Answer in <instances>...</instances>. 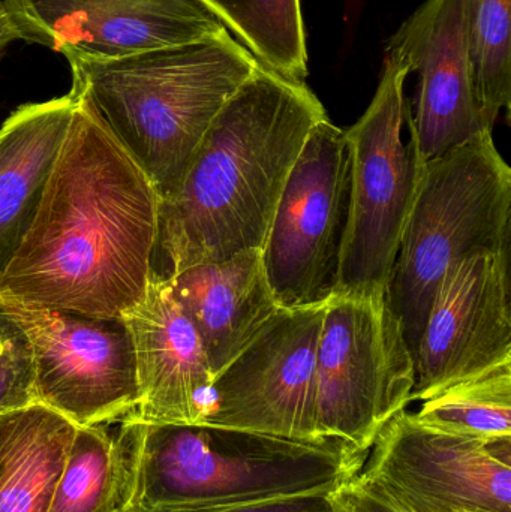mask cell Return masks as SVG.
Here are the masks:
<instances>
[{
	"mask_svg": "<svg viewBox=\"0 0 511 512\" xmlns=\"http://www.w3.org/2000/svg\"><path fill=\"white\" fill-rule=\"evenodd\" d=\"M74 95L32 222L0 276V298L120 318L146 292L161 200L92 104Z\"/></svg>",
	"mask_w": 511,
	"mask_h": 512,
	"instance_id": "1",
	"label": "cell"
},
{
	"mask_svg": "<svg viewBox=\"0 0 511 512\" xmlns=\"http://www.w3.org/2000/svg\"><path fill=\"white\" fill-rule=\"evenodd\" d=\"M327 114L305 81L258 66L222 108L179 191L159 206L162 276L263 249L288 174Z\"/></svg>",
	"mask_w": 511,
	"mask_h": 512,
	"instance_id": "2",
	"label": "cell"
},
{
	"mask_svg": "<svg viewBox=\"0 0 511 512\" xmlns=\"http://www.w3.org/2000/svg\"><path fill=\"white\" fill-rule=\"evenodd\" d=\"M71 90L95 108L170 200L222 108L261 65L230 32L108 60H68Z\"/></svg>",
	"mask_w": 511,
	"mask_h": 512,
	"instance_id": "3",
	"label": "cell"
},
{
	"mask_svg": "<svg viewBox=\"0 0 511 512\" xmlns=\"http://www.w3.org/2000/svg\"><path fill=\"white\" fill-rule=\"evenodd\" d=\"M368 454L336 439L293 441L183 424H146L137 501L240 505L329 495L356 477Z\"/></svg>",
	"mask_w": 511,
	"mask_h": 512,
	"instance_id": "4",
	"label": "cell"
},
{
	"mask_svg": "<svg viewBox=\"0 0 511 512\" xmlns=\"http://www.w3.org/2000/svg\"><path fill=\"white\" fill-rule=\"evenodd\" d=\"M510 233L511 170L492 132L423 164L386 294L413 357L446 271L509 249Z\"/></svg>",
	"mask_w": 511,
	"mask_h": 512,
	"instance_id": "5",
	"label": "cell"
},
{
	"mask_svg": "<svg viewBox=\"0 0 511 512\" xmlns=\"http://www.w3.org/2000/svg\"><path fill=\"white\" fill-rule=\"evenodd\" d=\"M410 65L387 53L368 110L345 131L351 179L347 228L332 297L387 294L402 231L422 173L414 141H404Z\"/></svg>",
	"mask_w": 511,
	"mask_h": 512,
	"instance_id": "6",
	"label": "cell"
},
{
	"mask_svg": "<svg viewBox=\"0 0 511 512\" xmlns=\"http://www.w3.org/2000/svg\"><path fill=\"white\" fill-rule=\"evenodd\" d=\"M413 352L378 297H332L317 351L318 432L368 454L380 430L411 403Z\"/></svg>",
	"mask_w": 511,
	"mask_h": 512,
	"instance_id": "7",
	"label": "cell"
},
{
	"mask_svg": "<svg viewBox=\"0 0 511 512\" xmlns=\"http://www.w3.org/2000/svg\"><path fill=\"white\" fill-rule=\"evenodd\" d=\"M347 134L330 122L309 132L279 197L261 249L281 309L326 304L338 280L350 203Z\"/></svg>",
	"mask_w": 511,
	"mask_h": 512,
	"instance_id": "8",
	"label": "cell"
},
{
	"mask_svg": "<svg viewBox=\"0 0 511 512\" xmlns=\"http://www.w3.org/2000/svg\"><path fill=\"white\" fill-rule=\"evenodd\" d=\"M511 438L455 435L407 409L378 433L359 477L399 512H511Z\"/></svg>",
	"mask_w": 511,
	"mask_h": 512,
	"instance_id": "9",
	"label": "cell"
},
{
	"mask_svg": "<svg viewBox=\"0 0 511 512\" xmlns=\"http://www.w3.org/2000/svg\"><path fill=\"white\" fill-rule=\"evenodd\" d=\"M326 304L279 309L216 375L200 426L323 441L318 432L317 351Z\"/></svg>",
	"mask_w": 511,
	"mask_h": 512,
	"instance_id": "10",
	"label": "cell"
},
{
	"mask_svg": "<svg viewBox=\"0 0 511 512\" xmlns=\"http://www.w3.org/2000/svg\"><path fill=\"white\" fill-rule=\"evenodd\" d=\"M32 345L38 405L77 427L131 417L140 402L131 336L120 318H95L0 298Z\"/></svg>",
	"mask_w": 511,
	"mask_h": 512,
	"instance_id": "11",
	"label": "cell"
},
{
	"mask_svg": "<svg viewBox=\"0 0 511 512\" xmlns=\"http://www.w3.org/2000/svg\"><path fill=\"white\" fill-rule=\"evenodd\" d=\"M510 248L456 261L432 300L414 354V400L511 360Z\"/></svg>",
	"mask_w": 511,
	"mask_h": 512,
	"instance_id": "12",
	"label": "cell"
},
{
	"mask_svg": "<svg viewBox=\"0 0 511 512\" xmlns=\"http://www.w3.org/2000/svg\"><path fill=\"white\" fill-rule=\"evenodd\" d=\"M24 41L66 60H108L228 32L203 0H3Z\"/></svg>",
	"mask_w": 511,
	"mask_h": 512,
	"instance_id": "13",
	"label": "cell"
},
{
	"mask_svg": "<svg viewBox=\"0 0 511 512\" xmlns=\"http://www.w3.org/2000/svg\"><path fill=\"white\" fill-rule=\"evenodd\" d=\"M419 74L416 111L407 123L422 164L483 132L474 98L462 0H426L390 39Z\"/></svg>",
	"mask_w": 511,
	"mask_h": 512,
	"instance_id": "14",
	"label": "cell"
},
{
	"mask_svg": "<svg viewBox=\"0 0 511 512\" xmlns=\"http://www.w3.org/2000/svg\"><path fill=\"white\" fill-rule=\"evenodd\" d=\"M134 348L146 424L200 426L215 376L191 319L168 277L153 270L143 298L120 315Z\"/></svg>",
	"mask_w": 511,
	"mask_h": 512,
	"instance_id": "15",
	"label": "cell"
},
{
	"mask_svg": "<svg viewBox=\"0 0 511 512\" xmlns=\"http://www.w3.org/2000/svg\"><path fill=\"white\" fill-rule=\"evenodd\" d=\"M165 277L200 336L215 378L281 309L267 282L261 249Z\"/></svg>",
	"mask_w": 511,
	"mask_h": 512,
	"instance_id": "16",
	"label": "cell"
},
{
	"mask_svg": "<svg viewBox=\"0 0 511 512\" xmlns=\"http://www.w3.org/2000/svg\"><path fill=\"white\" fill-rule=\"evenodd\" d=\"M74 107L69 90L60 98L20 105L0 126V276L26 236Z\"/></svg>",
	"mask_w": 511,
	"mask_h": 512,
	"instance_id": "17",
	"label": "cell"
},
{
	"mask_svg": "<svg viewBox=\"0 0 511 512\" xmlns=\"http://www.w3.org/2000/svg\"><path fill=\"white\" fill-rule=\"evenodd\" d=\"M146 423L77 427L48 512H122L137 501Z\"/></svg>",
	"mask_w": 511,
	"mask_h": 512,
	"instance_id": "18",
	"label": "cell"
},
{
	"mask_svg": "<svg viewBox=\"0 0 511 512\" xmlns=\"http://www.w3.org/2000/svg\"><path fill=\"white\" fill-rule=\"evenodd\" d=\"M77 426L45 406L0 415V512H48Z\"/></svg>",
	"mask_w": 511,
	"mask_h": 512,
	"instance_id": "19",
	"label": "cell"
},
{
	"mask_svg": "<svg viewBox=\"0 0 511 512\" xmlns=\"http://www.w3.org/2000/svg\"><path fill=\"white\" fill-rule=\"evenodd\" d=\"M261 65L294 81L308 77L300 0H203Z\"/></svg>",
	"mask_w": 511,
	"mask_h": 512,
	"instance_id": "20",
	"label": "cell"
},
{
	"mask_svg": "<svg viewBox=\"0 0 511 512\" xmlns=\"http://www.w3.org/2000/svg\"><path fill=\"white\" fill-rule=\"evenodd\" d=\"M432 429L471 438H511V360L461 379L414 414Z\"/></svg>",
	"mask_w": 511,
	"mask_h": 512,
	"instance_id": "21",
	"label": "cell"
},
{
	"mask_svg": "<svg viewBox=\"0 0 511 512\" xmlns=\"http://www.w3.org/2000/svg\"><path fill=\"white\" fill-rule=\"evenodd\" d=\"M511 0H462L474 98L492 132L511 98Z\"/></svg>",
	"mask_w": 511,
	"mask_h": 512,
	"instance_id": "22",
	"label": "cell"
},
{
	"mask_svg": "<svg viewBox=\"0 0 511 512\" xmlns=\"http://www.w3.org/2000/svg\"><path fill=\"white\" fill-rule=\"evenodd\" d=\"M36 405L32 345L0 304V415Z\"/></svg>",
	"mask_w": 511,
	"mask_h": 512,
	"instance_id": "23",
	"label": "cell"
},
{
	"mask_svg": "<svg viewBox=\"0 0 511 512\" xmlns=\"http://www.w3.org/2000/svg\"><path fill=\"white\" fill-rule=\"evenodd\" d=\"M143 511V510H141ZM143 512H338L329 495L293 496L240 505H159Z\"/></svg>",
	"mask_w": 511,
	"mask_h": 512,
	"instance_id": "24",
	"label": "cell"
},
{
	"mask_svg": "<svg viewBox=\"0 0 511 512\" xmlns=\"http://www.w3.org/2000/svg\"><path fill=\"white\" fill-rule=\"evenodd\" d=\"M330 499L338 512H399L369 487L359 474L330 493Z\"/></svg>",
	"mask_w": 511,
	"mask_h": 512,
	"instance_id": "25",
	"label": "cell"
},
{
	"mask_svg": "<svg viewBox=\"0 0 511 512\" xmlns=\"http://www.w3.org/2000/svg\"><path fill=\"white\" fill-rule=\"evenodd\" d=\"M15 41H24L23 32L12 15L11 9L3 0H0V59L9 45Z\"/></svg>",
	"mask_w": 511,
	"mask_h": 512,
	"instance_id": "26",
	"label": "cell"
},
{
	"mask_svg": "<svg viewBox=\"0 0 511 512\" xmlns=\"http://www.w3.org/2000/svg\"><path fill=\"white\" fill-rule=\"evenodd\" d=\"M122 512H143V511H141V508L138 507V505H132L131 508H128V510H125Z\"/></svg>",
	"mask_w": 511,
	"mask_h": 512,
	"instance_id": "27",
	"label": "cell"
}]
</instances>
